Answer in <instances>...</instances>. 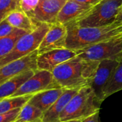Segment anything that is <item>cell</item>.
<instances>
[{"instance_id": "22", "label": "cell", "mask_w": 122, "mask_h": 122, "mask_svg": "<svg viewBox=\"0 0 122 122\" xmlns=\"http://www.w3.org/2000/svg\"><path fill=\"white\" fill-rule=\"evenodd\" d=\"M20 0H0V22L11 11L19 9Z\"/></svg>"}, {"instance_id": "28", "label": "cell", "mask_w": 122, "mask_h": 122, "mask_svg": "<svg viewBox=\"0 0 122 122\" xmlns=\"http://www.w3.org/2000/svg\"><path fill=\"white\" fill-rule=\"evenodd\" d=\"M117 21H121V22H122V9H120V11H119L117 17Z\"/></svg>"}, {"instance_id": "16", "label": "cell", "mask_w": 122, "mask_h": 122, "mask_svg": "<svg viewBox=\"0 0 122 122\" xmlns=\"http://www.w3.org/2000/svg\"><path fill=\"white\" fill-rule=\"evenodd\" d=\"M5 19L14 28L24 30L27 33L34 31L40 24L34 21L31 17L19 9L11 11Z\"/></svg>"}, {"instance_id": "11", "label": "cell", "mask_w": 122, "mask_h": 122, "mask_svg": "<svg viewBox=\"0 0 122 122\" xmlns=\"http://www.w3.org/2000/svg\"><path fill=\"white\" fill-rule=\"evenodd\" d=\"M76 53L74 50L67 48L55 49L41 54H38L36 59L37 69L46 70L50 72L58 65L75 57Z\"/></svg>"}, {"instance_id": "26", "label": "cell", "mask_w": 122, "mask_h": 122, "mask_svg": "<svg viewBox=\"0 0 122 122\" xmlns=\"http://www.w3.org/2000/svg\"><path fill=\"white\" fill-rule=\"evenodd\" d=\"M99 112L95 113L94 114L90 116L89 117L82 120L81 122H99Z\"/></svg>"}, {"instance_id": "21", "label": "cell", "mask_w": 122, "mask_h": 122, "mask_svg": "<svg viewBox=\"0 0 122 122\" xmlns=\"http://www.w3.org/2000/svg\"><path fill=\"white\" fill-rule=\"evenodd\" d=\"M27 32L16 29L11 35L0 39V59L8 54L14 48L18 39Z\"/></svg>"}, {"instance_id": "14", "label": "cell", "mask_w": 122, "mask_h": 122, "mask_svg": "<svg viewBox=\"0 0 122 122\" xmlns=\"http://www.w3.org/2000/svg\"><path fill=\"white\" fill-rule=\"evenodd\" d=\"M93 6L83 4L74 0H67L56 17V22L66 24L88 11Z\"/></svg>"}, {"instance_id": "27", "label": "cell", "mask_w": 122, "mask_h": 122, "mask_svg": "<svg viewBox=\"0 0 122 122\" xmlns=\"http://www.w3.org/2000/svg\"><path fill=\"white\" fill-rule=\"evenodd\" d=\"M79 3L83 4H86V5H91L94 6L96 4H97L99 1L101 0H74Z\"/></svg>"}, {"instance_id": "15", "label": "cell", "mask_w": 122, "mask_h": 122, "mask_svg": "<svg viewBox=\"0 0 122 122\" xmlns=\"http://www.w3.org/2000/svg\"><path fill=\"white\" fill-rule=\"evenodd\" d=\"M64 89L55 88L44 90L34 94L28 102L41 112L47 111L62 94Z\"/></svg>"}, {"instance_id": "8", "label": "cell", "mask_w": 122, "mask_h": 122, "mask_svg": "<svg viewBox=\"0 0 122 122\" xmlns=\"http://www.w3.org/2000/svg\"><path fill=\"white\" fill-rule=\"evenodd\" d=\"M120 59H107L99 61L90 86L102 103L105 100L104 89L109 83Z\"/></svg>"}, {"instance_id": "13", "label": "cell", "mask_w": 122, "mask_h": 122, "mask_svg": "<svg viewBox=\"0 0 122 122\" xmlns=\"http://www.w3.org/2000/svg\"><path fill=\"white\" fill-rule=\"evenodd\" d=\"M79 89H64L62 94L54 104L43 114L42 122H60V115Z\"/></svg>"}, {"instance_id": "5", "label": "cell", "mask_w": 122, "mask_h": 122, "mask_svg": "<svg viewBox=\"0 0 122 122\" xmlns=\"http://www.w3.org/2000/svg\"><path fill=\"white\" fill-rule=\"evenodd\" d=\"M51 24L40 23L31 32L21 36L15 44L12 50L0 59V67L15 60L24 57L37 50L43 38L48 31Z\"/></svg>"}, {"instance_id": "6", "label": "cell", "mask_w": 122, "mask_h": 122, "mask_svg": "<svg viewBox=\"0 0 122 122\" xmlns=\"http://www.w3.org/2000/svg\"><path fill=\"white\" fill-rule=\"evenodd\" d=\"M75 51L77 56L92 61L120 59L122 56V37L102 41Z\"/></svg>"}, {"instance_id": "4", "label": "cell", "mask_w": 122, "mask_h": 122, "mask_svg": "<svg viewBox=\"0 0 122 122\" xmlns=\"http://www.w3.org/2000/svg\"><path fill=\"white\" fill-rule=\"evenodd\" d=\"M101 104L91 86H84L78 90L61 114L60 122L84 120L99 112Z\"/></svg>"}, {"instance_id": "7", "label": "cell", "mask_w": 122, "mask_h": 122, "mask_svg": "<svg viewBox=\"0 0 122 122\" xmlns=\"http://www.w3.org/2000/svg\"><path fill=\"white\" fill-rule=\"evenodd\" d=\"M55 88L61 87H59L54 81L51 72L46 70L37 69L34 74L27 79L13 95L11 96V97L34 95L40 92Z\"/></svg>"}, {"instance_id": "24", "label": "cell", "mask_w": 122, "mask_h": 122, "mask_svg": "<svg viewBox=\"0 0 122 122\" xmlns=\"http://www.w3.org/2000/svg\"><path fill=\"white\" fill-rule=\"evenodd\" d=\"M16 29L11 26L6 19L0 22V39L11 35Z\"/></svg>"}, {"instance_id": "20", "label": "cell", "mask_w": 122, "mask_h": 122, "mask_svg": "<svg viewBox=\"0 0 122 122\" xmlns=\"http://www.w3.org/2000/svg\"><path fill=\"white\" fill-rule=\"evenodd\" d=\"M33 95H25L14 97H6L0 99V114L9 112L24 107Z\"/></svg>"}, {"instance_id": "3", "label": "cell", "mask_w": 122, "mask_h": 122, "mask_svg": "<svg viewBox=\"0 0 122 122\" xmlns=\"http://www.w3.org/2000/svg\"><path fill=\"white\" fill-rule=\"evenodd\" d=\"M122 0H101L76 19L66 24L77 27H95L111 24L117 21Z\"/></svg>"}, {"instance_id": "17", "label": "cell", "mask_w": 122, "mask_h": 122, "mask_svg": "<svg viewBox=\"0 0 122 122\" xmlns=\"http://www.w3.org/2000/svg\"><path fill=\"white\" fill-rule=\"evenodd\" d=\"M35 71L36 70H29L22 72L1 84L0 85V99L13 95Z\"/></svg>"}, {"instance_id": "9", "label": "cell", "mask_w": 122, "mask_h": 122, "mask_svg": "<svg viewBox=\"0 0 122 122\" xmlns=\"http://www.w3.org/2000/svg\"><path fill=\"white\" fill-rule=\"evenodd\" d=\"M67 29L63 24L55 22L50 27L37 49L38 54L55 49H65L66 45Z\"/></svg>"}, {"instance_id": "2", "label": "cell", "mask_w": 122, "mask_h": 122, "mask_svg": "<svg viewBox=\"0 0 122 122\" xmlns=\"http://www.w3.org/2000/svg\"><path fill=\"white\" fill-rule=\"evenodd\" d=\"M67 29L66 48L78 50L102 41L122 37V22H115L102 26L77 27L64 24Z\"/></svg>"}, {"instance_id": "18", "label": "cell", "mask_w": 122, "mask_h": 122, "mask_svg": "<svg viewBox=\"0 0 122 122\" xmlns=\"http://www.w3.org/2000/svg\"><path fill=\"white\" fill-rule=\"evenodd\" d=\"M44 112L27 102L20 109L14 122H42Z\"/></svg>"}, {"instance_id": "12", "label": "cell", "mask_w": 122, "mask_h": 122, "mask_svg": "<svg viewBox=\"0 0 122 122\" xmlns=\"http://www.w3.org/2000/svg\"><path fill=\"white\" fill-rule=\"evenodd\" d=\"M67 0H39L31 19L37 23L53 24Z\"/></svg>"}, {"instance_id": "29", "label": "cell", "mask_w": 122, "mask_h": 122, "mask_svg": "<svg viewBox=\"0 0 122 122\" xmlns=\"http://www.w3.org/2000/svg\"><path fill=\"white\" fill-rule=\"evenodd\" d=\"M82 120H71V121H67V122H81Z\"/></svg>"}, {"instance_id": "10", "label": "cell", "mask_w": 122, "mask_h": 122, "mask_svg": "<svg viewBox=\"0 0 122 122\" xmlns=\"http://www.w3.org/2000/svg\"><path fill=\"white\" fill-rule=\"evenodd\" d=\"M37 50L19 59L0 67V85L9 79L26 71L37 70Z\"/></svg>"}, {"instance_id": "19", "label": "cell", "mask_w": 122, "mask_h": 122, "mask_svg": "<svg viewBox=\"0 0 122 122\" xmlns=\"http://www.w3.org/2000/svg\"><path fill=\"white\" fill-rule=\"evenodd\" d=\"M122 90V56L115 69L109 83L104 89V97L109 96Z\"/></svg>"}, {"instance_id": "23", "label": "cell", "mask_w": 122, "mask_h": 122, "mask_svg": "<svg viewBox=\"0 0 122 122\" xmlns=\"http://www.w3.org/2000/svg\"><path fill=\"white\" fill-rule=\"evenodd\" d=\"M39 2V0H20L19 9L31 18Z\"/></svg>"}, {"instance_id": "25", "label": "cell", "mask_w": 122, "mask_h": 122, "mask_svg": "<svg viewBox=\"0 0 122 122\" xmlns=\"http://www.w3.org/2000/svg\"><path fill=\"white\" fill-rule=\"evenodd\" d=\"M21 108L16 109L9 112L0 114V122H14V119L19 114Z\"/></svg>"}, {"instance_id": "1", "label": "cell", "mask_w": 122, "mask_h": 122, "mask_svg": "<svg viewBox=\"0 0 122 122\" xmlns=\"http://www.w3.org/2000/svg\"><path fill=\"white\" fill-rule=\"evenodd\" d=\"M99 64V61L88 60L76 56L58 65L52 70L51 74L59 87L80 89L90 86Z\"/></svg>"}]
</instances>
